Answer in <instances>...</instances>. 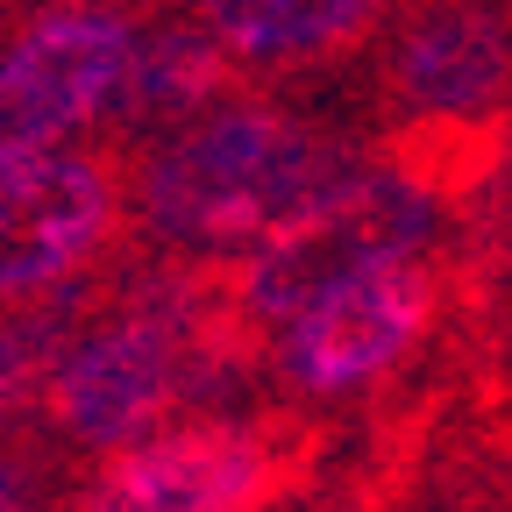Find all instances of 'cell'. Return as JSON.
<instances>
[{
  "label": "cell",
  "instance_id": "cell-2",
  "mask_svg": "<svg viewBox=\"0 0 512 512\" xmlns=\"http://www.w3.org/2000/svg\"><path fill=\"white\" fill-rule=\"evenodd\" d=\"M441 214L448 207L427 185H413L399 164L370 157L335 192L299 207L285 228H271L249 256H235V299L249 320L285 328L306 306L335 299L342 285H356L384 264H406V256H427Z\"/></svg>",
  "mask_w": 512,
  "mask_h": 512
},
{
  "label": "cell",
  "instance_id": "cell-6",
  "mask_svg": "<svg viewBox=\"0 0 512 512\" xmlns=\"http://www.w3.org/2000/svg\"><path fill=\"white\" fill-rule=\"evenodd\" d=\"M299 477V448L285 427L192 420L171 427L86 491L79 512H256Z\"/></svg>",
  "mask_w": 512,
  "mask_h": 512
},
{
  "label": "cell",
  "instance_id": "cell-1",
  "mask_svg": "<svg viewBox=\"0 0 512 512\" xmlns=\"http://www.w3.org/2000/svg\"><path fill=\"white\" fill-rule=\"evenodd\" d=\"M370 157L377 150L356 121L313 100L256 93L128 157V235L157 256L228 264Z\"/></svg>",
  "mask_w": 512,
  "mask_h": 512
},
{
  "label": "cell",
  "instance_id": "cell-7",
  "mask_svg": "<svg viewBox=\"0 0 512 512\" xmlns=\"http://www.w3.org/2000/svg\"><path fill=\"white\" fill-rule=\"evenodd\" d=\"M271 93L249 64L192 15H164V22H143L136 29V50H128V72L114 86V100L100 107V128L93 143L121 150V157H143L150 143L178 136L185 121H200L214 107H235V100H256Z\"/></svg>",
  "mask_w": 512,
  "mask_h": 512
},
{
  "label": "cell",
  "instance_id": "cell-9",
  "mask_svg": "<svg viewBox=\"0 0 512 512\" xmlns=\"http://www.w3.org/2000/svg\"><path fill=\"white\" fill-rule=\"evenodd\" d=\"M8 8H22V0H0V29H8V22H15V15H8Z\"/></svg>",
  "mask_w": 512,
  "mask_h": 512
},
{
  "label": "cell",
  "instance_id": "cell-5",
  "mask_svg": "<svg viewBox=\"0 0 512 512\" xmlns=\"http://www.w3.org/2000/svg\"><path fill=\"white\" fill-rule=\"evenodd\" d=\"M128 50L136 22H121L114 8H43L22 22L0 50V178L100 121L128 72Z\"/></svg>",
  "mask_w": 512,
  "mask_h": 512
},
{
  "label": "cell",
  "instance_id": "cell-3",
  "mask_svg": "<svg viewBox=\"0 0 512 512\" xmlns=\"http://www.w3.org/2000/svg\"><path fill=\"white\" fill-rule=\"evenodd\" d=\"M128 242V157L50 150L0 178V306H29L100 271Z\"/></svg>",
  "mask_w": 512,
  "mask_h": 512
},
{
  "label": "cell",
  "instance_id": "cell-4",
  "mask_svg": "<svg viewBox=\"0 0 512 512\" xmlns=\"http://www.w3.org/2000/svg\"><path fill=\"white\" fill-rule=\"evenodd\" d=\"M456 306V271H448V249L434 242L427 256H406V264H384L356 285H342L335 299L306 306L299 320L278 328V349L271 363L285 370V384L299 392H363V384L392 377L420 335L434 320H448Z\"/></svg>",
  "mask_w": 512,
  "mask_h": 512
},
{
  "label": "cell",
  "instance_id": "cell-8",
  "mask_svg": "<svg viewBox=\"0 0 512 512\" xmlns=\"http://www.w3.org/2000/svg\"><path fill=\"white\" fill-rule=\"evenodd\" d=\"M0 512H36V470L22 456H0Z\"/></svg>",
  "mask_w": 512,
  "mask_h": 512
}]
</instances>
